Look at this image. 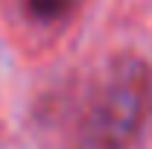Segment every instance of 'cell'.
<instances>
[{"label": "cell", "instance_id": "2", "mask_svg": "<svg viewBox=\"0 0 152 149\" xmlns=\"http://www.w3.org/2000/svg\"><path fill=\"white\" fill-rule=\"evenodd\" d=\"M76 0H23V12L38 23H53L73 12Z\"/></svg>", "mask_w": 152, "mask_h": 149}, {"label": "cell", "instance_id": "1", "mask_svg": "<svg viewBox=\"0 0 152 149\" xmlns=\"http://www.w3.org/2000/svg\"><path fill=\"white\" fill-rule=\"evenodd\" d=\"M152 111V67L120 56L99 76L76 120L70 149H134Z\"/></svg>", "mask_w": 152, "mask_h": 149}]
</instances>
